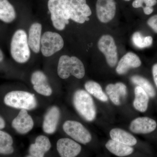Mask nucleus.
Masks as SVG:
<instances>
[{
    "label": "nucleus",
    "mask_w": 157,
    "mask_h": 157,
    "mask_svg": "<svg viewBox=\"0 0 157 157\" xmlns=\"http://www.w3.org/2000/svg\"><path fill=\"white\" fill-rule=\"evenodd\" d=\"M31 81L33 89L38 94L48 97L51 95L52 90L48 83V78L42 71H35L31 76Z\"/></svg>",
    "instance_id": "ddd939ff"
},
{
    "label": "nucleus",
    "mask_w": 157,
    "mask_h": 157,
    "mask_svg": "<svg viewBox=\"0 0 157 157\" xmlns=\"http://www.w3.org/2000/svg\"><path fill=\"white\" fill-rule=\"evenodd\" d=\"M59 109L56 106L51 107L46 113L43 121L42 128L47 134H52L56 131L59 120Z\"/></svg>",
    "instance_id": "2eb2a0df"
},
{
    "label": "nucleus",
    "mask_w": 157,
    "mask_h": 157,
    "mask_svg": "<svg viewBox=\"0 0 157 157\" xmlns=\"http://www.w3.org/2000/svg\"><path fill=\"white\" fill-rule=\"evenodd\" d=\"M64 8L70 19L79 24L90 20L92 11L86 0H65Z\"/></svg>",
    "instance_id": "39448f33"
},
{
    "label": "nucleus",
    "mask_w": 157,
    "mask_h": 157,
    "mask_svg": "<svg viewBox=\"0 0 157 157\" xmlns=\"http://www.w3.org/2000/svg\"><path fill=\"white\" fill-rule=\"evenodd\" d=\"M132 6L135 8H143V3L141 0H135L132 3Z\"/></svg>",
    "instance_id": "7c9ffc66"
},
{
    "label": "nucleus",
    "mask_w": 157,
    "mask_h": 157,
    "mask_svg": "<svg viewBox=\"0 0 157 157\" xmlns=\"http://www.w3.org/2000/svg\"><path fill=\"white\" fill-rule=\"evenodd\" d=\"M109 135L112 140L128 146H134L137 143L135 137L122 129H113L109 132Z\"/></svg>",
    "instance_id": "412c9836"
},
{
    "label": "nucleus",
    "mask_w": 157,
    "mask_h": 157,
    "mask_svg": "<svg viewBox=\"0 0 157 157\" xmlns=\"http://www.w3.org/2000/svg\"><path fill=\"white\" fill-rule=\"evenodd\" d=\"M26 157H34L32 156H31V155H29V156H28Z\"/></svg>",
    "instance_id": "f704fd0d"
},
{
    "label": "nucleus",
    "mask_w": 157,
    "mask_h": 157,
    "mask_svg": "<svg viewBox=\"0 0 157 157\" xmlns=\"http://www.w3.org/2000/svg\"><path fill=\"white\" fill-rule=\"evenodd\" d=\"M132 41L134 44L138 48H143L148 47L152 45L153 39L151 36L144 37L140 32H136L132 36Z\"/></svg>",
    "instance_id": "bb28decb"
},
{
    "label": "nucleus",
    "mask_w": 157,
    "mask_h": 157,
    "mask_svg": "<svg viewBox=\"0 0 157 157\" xmlns=\"http://www.w3.org/2000/svg\"><path fill=\"white\" fill-rule=\"evenodd\" d=\"M147 24L157 33V14L150 17L147 21Z\"/></svg>",
    "instance_id": "cd10ccee"
},
{
    "label": "nucleus",
    "mask_w": 157,
    "mask_h": 157,
    "mask_svg": "<svg viewBox=\"0 0 157 157\" xmlns=\"http://www.w3.org/2000/svg\"><path fill=\"white\" fill-rule=\"evenodd\" d=\"M85 88L89 94L102 102H107L108 97L103 91L99 83L93 81L86 82L85 84Z\"/></svg>",
    "instance_id": "393cba45"
},
{
    "label": "nucleus",
    "mask_w": 157,
    "mask_h": 157,
    "mask_svg": "<svg viewBox=\"0 0 157 157\" xmlns=\"http://www.w3.org/2000/svg\"><path fill=\"white\" fill-rule=\"evenodd\" d=\"M6 126V122L4 119L0 116V130L5 128Z\"/></svg>",
    "instance_id": "473e14b6"
},
{
    "label": "nucleus",
    "mask_w": 157,
    "mask_h": 157,
    "mask_svg": "<svg viewBox=\"0 0 157 157\" xmlns=\"http://www.w3.org/2000/svg\"><path fill=\"white\" fill-rule=\"evenodd\" d=\"M116 10L114 0H97L96 12L101 22L106 23L111 21L115 16Z\"/></svg>",
    "instance_id": "9d476101"
},
{
    "label": "nucleus",
    "mask_w": 157,
    "mask_h": 157,
    "mask_svg": "<svg viewBox=\"0 0 157 157\" xmlns=\"http://www.w3.org/2000/svg\"><path fill=\"white\" fill-rule=\"evenodd\" d=\"M42 26L39 23H34L31 26L29 30L28 39L30 48L36 53H39L41 48Z\"/></svg>",
    "instance_id": "a211bd4d"
},
{
    "label": "nucleus",
    "mask_w": 157,
    "mask_h": 157,
    "mask_svg": "<svg viewBox=\"0 0 157 157\" xmlns=\"http://www.w3.org/2000/svg\"><path fill=\"white\" fill-rule=\"evenodd\" d=\"M11 56L19 63H25L29 59L30 50L25 31L18 29L15 32L11 43Z\"/></svg>",
    "instance_id": "f03ea898"
},
{
    "label": "nucleus",
    "mask_w": 157,
    "mask_h": 157,
    "mask_svg": "<svg viewBox=\"0 0 157 157\" xmlns=\"http://www.w3.org/2000/svg\"><path fill=\"white\" fill-rule=\"evenodd\" d=\"M156 127V122L152 119L140 117L132 121L130 124V129L135 134H146L154 131Z\"/></svg>",
    "instance_id": "4468645a"
},
{
    "label": "nucleus",
    "mask_w": 157,
    "mask_h": 157,
    "mask_svg": "<svg viewBox=\"0 0 157 157\" xmlns=\"http://www.w3.org/2000/svg\"><path fill=\"white\" fill-rule=\"evenodd\" d=\"M99 50L102 52L109 67H113L117 63L118 54L117 48L114 39L109 35H104L98 42Z\"/></svg>",
    "instance_id": "1a4fd4ad"
},
{
    "label": "nucleus",
    "mask_w": 157,
    "mask_h": 157,
    "mask_svg": "<svg viewBox=\"0 0 157 157\" xmlns=\"http://www.w3.org/2000/svg\"><path fill=\"white\" fill-rule=\"evenodd\" d=\"M57 150L61 157H76L81 151V145L72 139L62 138L57 142Z\"/></svg>",
    "instance_id": "f8f14e48"
},
{
    "label": "nucleus",
    "mask_w": 157,
    "mask_h": 157,
    "mask_svg": "<svg viewBox=\"0 0 157 157\" xmlns=\"http://www.w3.org/2000/svg\"><path fill=\"white\" fill-rule=\"evenodd\" d=\"M63 129L67 135L82 144L89 143L92 140L90 132L82 124L78 121H66L63 125Z\"/></svg>",
    "instance_id": "6e6552de"
},
{
    "label": "nucleus",
    "mask_w": 157,
    "mask_h": 157,
    "mask_svg": "<svg viewBox=\"0 0 157 157\" xmlns=\"http://www.w3.org/2000/svg\"><path fill=\"white\" fill-rule=\"evenodd\" d=\"M152 74L154 80L157 87V63L155 64L152 67Z\"/></svg>",
    "instance_id": "c756f323"
},
{
    "label": "nucleus",
    "mask_w": 157,
    "mask_h": 157,
    "mask_svg": "<svg viewBox=\"0 0 157 157\" xmlns=\"http://www.w3.org/2000/svg\"><path fill=\"white\" fill-rule=\"evenodd\" d=\"M124 1H127V2H128V1H131V0H124Z\"/></svg>",
    "instance_id": "c9c22d12"
},
{
    "label": "nucleus",
    "mask_w": 157,
    "mask_h": 157,
    "mask_svg": "<svg viewBox=\"0 0 157 157\" xmlns=\"http://www.w3.org/2000/svg\"><path fill=\"white\" fill-rule=\"evenodd\" d=\"M105 146L109 151L118 157L127 156L132 154L134 152V148L132 147L112 139L108 140Z\"/></svg>",
    "instance_id": "aec40b11"
},
{
    "label": "nucleus",
    "mask_w": 157,
    "mask_h": 157,
    "mask_svg": "<svg viewBox=\"0 0 157 157\" xmlns=\"http://www.w3.org/2000/svg\"><path fill=\"white\" fill-rule=\"evenodd\" d=\"M135 99L133 106L135 109L141 112L146 111L148 107L149 97L146 92L139 86L135 89Z\"/></svg>",
    "instance_id": "4be33fe9"
},
{
    "label": "nucleus",
    "mask_w": 157,
    "mask_h": 157,
    "mask_svg": "<svg viewBox=\"0 0 157 157\" xmlns=\"http://www.w3.org/2000/svg\"><path fill=\"white\" fill-rule=\"evenodd\" d=\"M41 45L42 55L45 57L51 56L63 48V39L57 33L48 31L42 35Z\"/></svg>",
    "instance_id": "0eeeda50"
},
{
    "label": "nucleus",
    "mask_w": 157,
    "mask_h": 157,
    "mask_svg": "<svg viewBox=\"0 0 157 157\" xmlns=\"http://www.w3.org/2000/svg\"><path fill=\"white\" fill-rule=\"evenodd\" d=\"M16 17L15 9L8 0H0V20L9 23L12 22Z\"/></svg>",
    "instance_id": "5701e85b"
},
{
    "label": "nucleus",
    "mask_w": 157,
    "mask_h": 157,
    "mask_svg": "<svg viewBox=\"0 0 157 157\" xmlns=\"http://www.w3.org/2000/svg\"><path fill=\"white\" fill-rule=\"evenodd\" d=\"M73 103L76 111L82 117L88 121L95 119L96 109L91 96L86 91L78 90L74 93Z\"/></svg>",
    "instance_id": "7ed1b4c3"
},
{
    "label": "nucleus",
    "mask_w": 157,
    "mask_h": 157,
    "mask_svg": "<svg viewBox=\"0 0 157 157\" xmlns=\"http://www.w3.org/2000/svg\"><path fill=\"white\" fill-rule=\"evenodd\" d=\"M4 59V55H3L2 51L0 49V63Z\"/></svg>",
    "instance_id": "72a5a7b5"
},
{
    "label": "nucleus",
    "mask_w": 157,
    "mask_h": 157,
    "mask_svg": "<svg viewBox=\"0 0 157 157\" xmlns=\"http://www.w3.org/2000/svg\"><path fill=\"white\" fill-rule=\"evenodd\" d=\"M141 62L137 55L132 52L126 54L121 59L116 68V72L119 75L125 74L131 68L140 67Z\"/></svg>",
    "instance_id": "dca6fc26"
},
{
    "label": "nucleus",
    "mask_w": 157,
    "mask_h": 157,
    "mask_svg": "<svg viewBox=\"0 0 157 157\" xmlns=\"http://www.w3.org/2000/svg\"><path fill=\"white\" fill-rule=\"evenodd\" d=\"M58 75L62 79H66L70 76L80 79L85 74L84 65L80 60L75 56L63 55L59 59Z\"/></svg>",
    "instance_id": "f257e3e1"
},
{
    "label": "nucleus",
    "mask_w": 157,
    "mask_h": 157,
    "mask_svg": "<svg viewBox=\"0 0 157 157\" xmlns=\"http://www.w3.org/2000/svg\"><path fill=\"white\" fill-rule=\"evenodd\" d=\"M105 90L111 101L116 105H120L121 98H125L127 94L126 86L122 82L108 84Z\"/></svg>",
    "instance_id": "6ab92c4d"
},
{
    "label": "nucleus",
    "mask_w": 157,
    "mask_h": 157,
    "mask_svg": "<svg viewBox=\"0 0 157 157\" xmlns=\"http://www.w3.org/2000/svg\"><path fill=\"white\" fill-rule=\"evenodd\" d=\"M143 8L144 14L147 15H149V14H151L154 11L153 7H144Z\"/></svg>",
    "instance_id": "2f4dec72"
},
{
    "label": "nucleus",
    "mask_w": 157,
    "mask_h": 157,
    "mask_svg": "<svg viewBox=\"0 0 157 157\" xmlns=\"http://www.w3.org/2000/svg\"><path fill=\"white\" fill-rule=\"evenodd\" d=\"M65 0H48V7L51 18L55 28L63 30L70 19L64 8Z\"/></svg>",
    "instance_id": "423d86ee"
},
{
    "label": "nucleus",
    "mask_w": 157,
    "mask_h": 157,
    "mask_svg": "<svg viewBox=\"0 0 157 157\" xmlns=\"http://www.w3.org/2000/svg\"><path fill=\"white\" fill-rule=\"evenodd\" d=\"M51 144L48 137L44 135H39L36 137L35 143L30 146L29 151L34 157H44L45 153L49 151Z\"/></svg>",
    "instance_id": "f3484780"
},
{
    "label": "nucleus",
    "mask_w": 157,
    "mask_h": 157,
    "mask_svg": "<svg viewBox=\"0 0 157 157\" xmlns=\"http://www.w3.org/2000/svg\"><path fill=\"white\" fill-rule=\"evenodd\" d=\"M131 80L134 84L142 88L149 97L154 98L155 96L156 92L154 88L146 78L138 75H135L132 76Z\"/></svg>",
    "instance_id": "a878e982"
},
{
    "label": "nucleus",
    "mask_w": 157,
    "mask_h": 157,
    "mask_svg": "<svg viewBox=\"0 0 157 157\" xmlns=\"http://www.w3.org/2000/svg\"><path fill=\"white\" fill-rule=\"evenodd\" d=\"M34 121L27 110L21 109L18 115L12 121L11 126L17 133L21 135L27 134L34 127Z\"/></svg>",
    "instance_id": "9b49d317"
},
{
    "label": "nucleus",
    "mask_w": 157,
    "mask_h": 157,
    "mask_svg": "<svg viewBox=\"0 0 157 157\" xmlns=\"http://www.w3.org/2000/svg\"><path fill=\"white\" fill-rule=\"evenodd\" d=\"M13 139L11 135L0 130V155H9L14 151Z\"/></svg>",
    "instance_id": "b1692460"
},
{
    "label": "nucleus",
    "mask_w": 157,
    "mask_h": 157,
    "mask_svg": "<svg viewBox=\"0 0 157 157\" xmlns=\"http://www.w3.org/2000/svg\"><path fill=\"white\" fill-rule=\"evenodd\" d=\"M145 4V7H152L157 3V0H141Z\"/></svg>",
    "instance_id": "c85d7f7f"
},
{
    "label": "nucleus",
    "mask_w": 157,
    "mask_h": 157,
    "mask_svg": "<svg viewBox=\"0 0 157 157\" xmlns=\"http://www.w3.org/2000/svg\"><path fill=\"white\" fill-rule=\"evenodd\" d=\"M4 102L8 107L20 109L30 110L37 106L36 99L33 94L24 91H12L7 93Z\"/></svg>",
    "instance_id": "20e7f679"
}]
</instances>
